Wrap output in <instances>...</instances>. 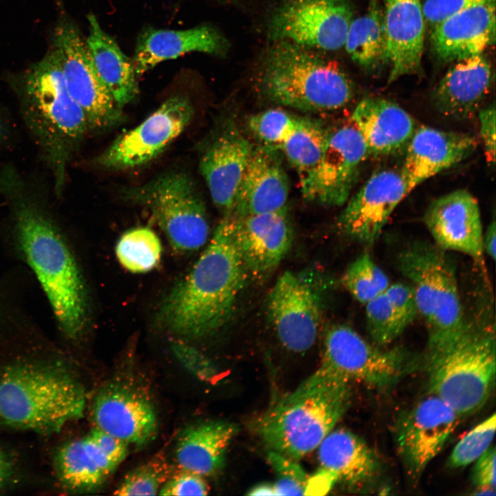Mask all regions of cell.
Listing matches in <instances>:
<instances>
[{
	"label": "cell",
	"mask_w": 496,
	"mask_h": 496,
	"mask_svg": "<svg viewBox=\"0 0 496 496\" xmlns=\"http://www.w3.org/2000/svg\"><path fill=\"white\" fill-rule=\"evenodd\" d=\"M44 191L15 165L0 169V195L12 211L19 242L49 300L61 331L75 338L86 320L78 267L45 207Z\"/></svg>",
	"instance_id": "cell-1"
},
{
	"label": "cell",
	"mask_w": 496,
	"mask_h": 496,
	"mask_svg": "<svg viewBox=\"0 0 496 496\" xmlns=\"http://www.w3.org/2000/svg\"><path fill=\"white\" fill-rule=\"evenodd\" d=\"M246 270L236 241L234 217L226 214L192 269L163 302L162 323L187 338L218 331L231 317Z\"/></svg>",
	"instance_id": "cell-2"
},
{
	"label": "cell",
	"mask_w": 496,
	"mask_h": 496,
	"mask_svg": "<svg viewBox=\"0 0 496 496\" xmlns=\"http://www.w3.org/2000/svg\"><path fill=\"white\" fill-rule=\"evenodd\" d=\"M17 93L23 122L50 170L54 194L60 196L68 165L88 127L53 48L25 74Z\"/></svg>",
	"instance_id": "cell-3"
},
{
	"label": "cell",
	"mask_w": 496,
	"mask_h": 496,
	"mask_svg": "<svg viewBox=\"0 0 496 496\" xmlns=\"http://www.w3.org/2000/svg\"><path fill=\"white\" fill-rule=\"evenodd\" d=\"M349 383L319 367L259 419L257 428L270 450L296 461L316 448L343 416Z\"/></svg>",
	"instance_id": "cell-4"
},
{
	"label": "cell",
	"mask_w": 496,
	"mask_h": 496,
	"mask_svg": "<svg viewBox=\"0 0 496 496\" xmlns=\"http://www.w3.org/2000/svg\"><path fill=\"white\" fill-rule=\"evenodd\" d=\"M260 71L263 94L287 107L333 111L347 105L353 95L351 79L336 61L289 41H274Z\"/></svg>",
	"instance_id": "cell-5"
},
{
	"label": "cell",
	"mask_w": 496,
	"mask_h": 496,
	"mask_svg": "<svg viewBox=\"0 0 496 496\" xmlns=\"http://www.w3.org/2000/svg\"><path fill=\"white\" fill-rule=\"evenodd\" d=\"M82 386L60 368L11 366L0 375V419L16 428L49 433L82 417Z\"/></svg>",
	"instance_id": "cell-6"
},
{
	"label": "cell",
	"mask_w": 496,
	"mask_h": 496,
	"mask_svg": "<svg viewBox=\"0 0 496 496\" xmlns=\"http://www.w3.org/2000/svg\"><path fill=\"white\" fill-rule=\"evenodd\" d=\"M444 250L427 242H414L397 258L402 273L410 281L418 313L428 333L427 355L441 353L466 333V322L455 269Z\"/></svg>",
	"instance_id": "cell-7"
},
{
	"label": "cell",
	"mask_w": 496,
	"mask_h": 496,
	"mask_svg": "<svg viewBox=\"0 0 496 496\" xmlns=\"http://www.w3.org/2000/svg\"><path fill=\"white\" fill-rule=\"evenodd\" d=\"M431 394L459 416L479 411L490 397L495 378L494 329L469 325L448 349L426 356Z\"/></svg>",
	"instance_id": "cell-8"
},
{
	"label": "cell",
	"mask_w": 496,
	"mask_h": 496,
	"mask_svg": "<svg viewBox=\"0 0 496 496\" xmlns=\"http://www.w3.org/2000/svg\"><path fill=\"white\" fill-rule=\"evenodd\" d=\"M128 201L147 207L174 249L181 252L202 247L209 236L205 204L193 178L172 171L123 192Z\"/></svg>",
	"instance_id": "cell-9"
},
{
	"label": "cell",
	"mask_w": 496,
	"mask_h": 496,
	"mask_svg": "<svg viewBox=\"0 0 496 496\" xmlns=\"http://www.w3.org/2000/svg\"><path fill=\"white\" fill-rule=\"evenodd\" d=\"M416 362L400 349L382 350L345 324L327 332L320 368L350 383L357 381L385 388L415 368Z\"/></svg>",
	"instance_id": "cell-10"
},
{
	"label": "cell",
	"mask_w": 496,
	"mask_h": 496,
	"mask_svg": "<svg viewBox=\"0 0 496 496\" xmlns=\"http://www.w3.org/2000/svg\"><path fill=\"white\" fill-rule=\"evenodd\" d=\"M52 44L68 92L82 109L88 132L103 131L121 123L123 109L100 78L86 41L75 25L61 21L55 28Z\"/></svg>",
	"instance_id": "cell-11"
},
{
	"label": "cell",
	"mask_w": 496,
	"mask_h": 496,
	"mask_svg": "<svg viewBox=\"0 0 496 496\" xmlns=\"http://www.w3.org/2000/svg\"><path fill=\"white\" fill-rule=\"evenodd\" d=\"M353 16L348 0H284L271 13L267 33L273 41L334 51L344 45Z\"/></svg>",
	"instance_id": "cell-12"
},
{
	"label": "cell",
	"mask_w": 496,
	"mask_h": 496,
	"mask_svg": "<svg viewBox=\"0 0 496 496\" xmlns=\"http://www.w3.org/2000/svg\"><path fill=\"white\" fill-rule=\"evenodd\" d=\"M194 112L186 96H170L138 126L118 136L95 158L96 164L106 169H125L147 163L182 133Z\"/></svg>",
	"instance_id": "cell-13"
},
{
	"label": "cell",
	"mask_w": 496,
	"mask_h": 496,
	"mask_svg": "<svg viewBox=\"0 0 496 496\" xmlns=\"http://www.w3.org/2000/svg\"><path fill=\"white\" fill-rule=\"evenodd\" d=\"M368 154L360 134L351 122L329 133L320 160L300 178L304 198L328 207L344 205Z\"/></svg>",
	"instance_id": "cell-14"
},
{
	"label": "cell",
	"mask_w": 496,
	"mask_h": 496,
	"mask_svg": "<svg viewBox=\"0 0 496 496\" xmlns=\"http://www.w3.org/2000/svg\"><path fill=\"white\" fill-rule=\"evenodd\" d=\"M303 274L285 271L268 298L270 322L282 344L303 353L315 343L322 318V299L318 289Z\"/></svg>",
	"instance_id": "cell-15"
},
{
	"label": "cell",
	"mask_w": 496,
	"mask_h": 496,
	"mask_svg": "<svg viewBox=\"0 0 496 496\" xmlns=\"http://www.w3.org/2000/svg\"><path fill=\"white\" fill-rule=\"evenodd\" d=\"M409 194L400 172H375L346 202L338 225L348 237L371 245L379 238L393 211Z\"/></svg>",
	"instance_id": "cell-16"
},
{
	"label": "cell",
	"mask_w": 496,
	"mask_h": 496,
	"mask_svg": "<svg viewBox=\"0 0 496 496\" xmlns=\"http://www.w3.org/2000/svg\"><path fill=\"white\" fill-rule=\"evenodd\" d=\"M203 147L199 169L214 205L231 213L254 145L231 121H225Z\"/></svg>",
	"instance_id": "cell-17"
},
{
	"label": "cell",
	"mask_w": 496,
	"mask_h": 496,
	"mask_svg": "<svg viewBox=\"0 0 496 496\" xmlns=\"http://www.w3.org/2000/svg\"><path fill=\"white\" fill-rule=\"evenodd\" d=\"M460 417L435 395L423 399L401 420L397 449L409 473L420 475L442 451Z\"/></svg>",
	"instance_id": "cell-18"
},
{
	"label": "cell",
	"mask_w": 496,
	"mask_h": 496,
	"mask_svg": "<svg viewBox=\"0 0 496 496\" xmlns=\"http://www.w3.org/2000/svg\"><path fill=\"white\" fill-rule=\"evenodd\" d=\"M424 223L435 245L465 254L483 262V227L478 202L466 189L435 199L424 214Z\"/></svg>",
	"instance_id": "cell-19"
},
{
	"label": "cell",
	"mask_w": 496,
	"mask_h": 496,
	"mask_svg": "<svg viewBox=\"0 0 496 496\" xmlns=\"http://www.w3.org/2000/svg\"><path fill=\"white\" fill-rule=\"evenodd\" d=\"M92 414L96 428L127 445L145 444L157 430V417L152 402L125 384H111L100 391Z\"/></svg>",
	"instance_id": "cell-20"
},
{
	"label": "cell",
	"mask_w": 496,
	"mask_h": 496,
	"mask_svg": "<svg viewBox=\"0 0 496 496\" xmlns=\"http://www.w3.org/2000/svg\"><path fill=\"white\" fill-rule=\"evenodd\" d=\"M234 217L238 247L247 270L256 276L273 271L289 252L293 231L287 208Z\"/></svg>",
	"instance_id": "cell-21"
},
{
	"label": "cell",
	"mask_w": 496,
	"mask_h": 496,
	"mask_svg": "<svg viewBox=\"0 0 496 496\" xmlns=\"http://www.w3.org/2000/svg\"><path fill=\"white\" fill-rule=\"evenodd\" d=\"M477 141L468 134L431 127L416 128L406 145L400 172L409 193L428 178L466 159Z\"/></svg>",
	"instance_id": "cell-22"
},
{
	"label": "cell",
	"mask_w": 496,
	"mask_h": 496,
	"mask_svg": "<svg viewBox=\"0 0 496 496\" xmlns=\"http://www.w3.org/2000/svg\"><path fill=\"white\" fill-rule=\"evenodd\" d=\"M289 194V178L277 148L254 146L230 214L245 216L286 209Z\"/></svg>",
	"instance_id": "cell-23"
},
{
	"label": "cell",
	"mask_w": 496,
	"mask_h": 496,
	"mask_svg": "<svg viewBox=\"0 0 496 496\" xmlns=\"http://www.w3.org/2000/svg\"><path fill=\"white\" fill-rule=\"evenodd\" d=\"M495 39V0H486L438 24L432 30L431 43L435 56L449 63L483 54Z\"/></svg>",
	"instance_id": "cell-24"
},
{
	"label": "cell",
	"mask_w": 496,
	"mask_h": 496,
	"mask_svg": "<svg viewBox=\"0 0 496 496\" xmlns=\"http://www.w3.org/2000/svg\"><path fill=\"white\" fill-rule=\"evenodd\" d=\"M383 18L391 83L420 71L426 24L421 0H384Z\"/></svg>",
	"instance_id": "cell-25"
},
{
	"label": "cell",
	"mask_w": 496,
	"mask_h": 496,
	"mask_svg": "<svg viewBox=\"0 0 496 496\" xmlns=\"http://www.w3.org/2000/svg\"><path fill=\"white\" fill-rule=\"evenodd\" d=\"M491 82V66L483 54L456 61L435 88L433 104L447 118H471L482 108Z\"/></svg>",
	"instance_id": "cell-26"
},
{
	"label": "cell",
	"mask_w": 496,
	"mask_h": 496,
	"mask_svg": "<svg viewBox=\"0 0 496 496\" xmlns=\"http://www.w3.org/2000/svg\"><path fill=\"white\" fill-rule=\"evenodd\" d=\"M228 40L216 28L202 25L182 30L147 28L139 35L133 65L137 76L167 60L186 53L199 52L225 55Z\"/></svg>",
	"instance_id": "cell-27"
},
{
	"label": "cell",
	"mask_w": 496,
	"mask_h": 496,
	"mask_svg": "<svg viewBox=\"0 0 496 496\" xmlns=\"http://www.w3.org/2000/svg\"><path fill=\"white\" fill-rule=\"evenodd\" d=\"M351 122L369 154L386 155L406 147L416 130L413 118L399 105L378 97L360 101Z\"/></svg>",
	"instance_id": "cell-28"
},
{
	"label": "cell",
	"mask_w": 496,
	"mask_h": 496,
	"mask_svg": "<svg viewBox=\"0 0 496 496\" xmlns=\"http://www.w3.org/2000/svg\"><path fill=\"white\" fill-rule=\"evenodd\" d=\"M238 431L236 424L213 420L185 428L176 447V458L183 471L202 477L215 475L224 466L227 450Z\"/></svg>",
	"instance_id": "cell-29"
},
{
	"label": "cell",
	"mask_w": 496,
	"mask_h": 496,
	"mask_svg": "<svg viewBox=\"0 0 496 496\" xmlns=\"http://www.w3.org/2000/svg\"><path fill=\"white\" fill-rule=\"evenodd\" d=\"M86 43L95 68L119 107L134 101L138 94L137 75L132 61L101 27L93 14L87 16Z\"/></svg>",
	"instance_id": "cell-30"
},
{
	"label": "cell",
	"mask_w": 496,
	"mask_h": 496,
	"mask_svg": "<svg viewBox=\"0 0 496 496\" xmlns=\"http://www.w3.org/2000/svg\"><path fill=\"white\" fill-rule=\"evenodd\" d=\"M318 447L320 468L333 472L338 481L349 486L364 485L378 471L374 452L361 437L347 429H333Z\"/></svg>",
	"instance_id": "cell-31"
},
{
	"label": "cell",
	"mask_w": 496,
	"mask_h": 496,
	"mask_svg": "<svg viewBox=\"0 0 496 496\" xmlns=\"http://www.w3.org/2000/svg\"><path fill=\"white\" fill-rule=\"evenodd\" d=\"M56 462L63 484L81 492L98 488L118 467L90 433L65 444L58 452Z\"/></svg>",
	"instance_id": "cell-32"
},
{
	"label": "cell",
	"mask_w": 496,
	"mask_h": 496,
	"mask_svg": "<svg viewBox=\"0 0 496 496\" xmlns=\"http://www.w3.org/2000/svg\"><path fill=\"white\" fill-rule=\"evenodd\" d=\"M344 46L365 70L375 72L388 63L383 10L378 0H370L366 12L353 19Z\"/></svg>",
	"instance_id": "cell-33"
},
{
	"label": "cell",
	"mask_w": 496,
	"mask_h": 496,
	"mask_svg": "<svg viewBox=\"0 0 496 496\" xmlns=\"http://www.w3.org/2000/svg\"><path fill=\"white\" fill-rule=\"evenodd\" d=\"M329 134L318 121L301 117L296 130L278 148L282 150L301 178L320 160Z\"/></svg>",
	"instance_id": "cell-34"
},
{
	"label": "cell",
	"mask_w": 496,
	"mask_h": 496,
	"mask_svg": "<svg viewBox=\"0 0 496 496\" xmlns=\"http://www.w3.org/2000/svg\"><path fill=\"white\" fill-rule=\"evenodd\" d=\"M162 246L159 238L151 229L138 227L123 233L116 245V256L127 271L143 273L159 263Z\"/></svg>",
	"instance_id": "cell-35"
},
{
	"label": "cell",
	"mask_w": 496,
	"mask_h": 496,
	"mask_svg": "<svg viewBox=\"0 0 496 496\" xmlns=\"http://www.w3.org/2000/svg\"><path fill=\"white\" fill-rule=\"evenodd\" d=\"M342 282L353 298L364 304L384 293L390 285L386 273L366 253L347 267Z\"/></svg>",
	"instance_id": "cell-36"
},
{
	"label": "cell",
	"mask_w": 496,
	"mask_h": 496,
	"mask_svg": "<svg viewBox=\"0 0 496 496\" xmlns=\"http://www.w3.org/2000/svg\"><path fill=\"white\" fill-rule=\"evenodd\" d=\"M366 327L372 340L384 346L406 329L393 309L385 291L365 304Z\"/></svg>",
	"instance_id": "cell-37"
},
{
	"label": "cell",
	"mask_w": 496,
	"mask_h": 496,
	"mask_svg": "<svg viewBox=\"0 0 496 496\" xmlns=\"http://www.w3.org/2000/svg\"><path fill=\"white\" fill-rule=\"evenodd\" d=\"M301 117L271 109L251 116L249 127L265 145L278 148L298 127Z\"/></svg>",
	"instance_id": "cell-38"
},
{
	"label": "cell",
	"mask_w": 496,
	"mask_h": 496,
	"mask_svg": "<svg viewBox=\"0 0 496 496\" xmlns=\"http://www.w3.org/2000/svg\"><path fill=\"white\" fill-rule=\"evenodd\" d=\"M495 422L493 413L466 434L453 449L448 466L461 468L476 461L490 446L495 435Z\"/></svg>",
	"instance_id": "cell-39"
},
{
	"label": "cell",
	"mask_w": 496,
	"mask_h": 496,
	"mask_svg": "<svg viewBox=\"0 0 496 496\" xmlns=\"http://www.w3.org/2000/svg\"><path fill=\"white\" fill-rule=\"evenodd\" d=\"M267 459L277 474L273 484L276 495H304L308 477L296 460L271 450Z\"/></svg>",
	"instance_id": "cell-40"
},
{
	"label": "cell",
	"mask_w": 496,
	"mask_h": 496,
	"mask_svg": "<svg viewBox=\"0 0 496 496\" xmlns=\"http://www.w3.org/2000/svg\"><path fill=\"white\" fill-rule=\"evenodd\" d=\"M165 473L154 462L143 464L129 473L114 494L121 496L156 495L165 483Z\"/></svg>",
	"instance_id": "cell-41"
},
{
	"label": "cell",
	"mask_w": 496,
	"mask_h": 496,
	"mask_svg": "<svg viewBox=\"0 0 496 496\" xmlns=\"http://www.w3.org/2000/svg\"><path fill=\"white\" fill-rule=\"evenodd\" d=\"M171 349L178 362L199 380L211 382L218 376V369L203 353L188 344L176 340Z\"/></svg>",
	"instance_id": "cell-42"
},
{
	"label": "cell",
	"mask_w": 496,
	"mask_h": 496,
	"mask_svg": "<svg viewBox=\"0 0 496 496\" xmlns=\"http://www.w3.org/2000/svg\"><path fill=\"white\" fill-rule=\"evenodd\" d=\"M385 294L397 317L406 328L418 313L412 287L401 282L390 284Z\"/></svg>",
	"instance_id": "cell-43"
},
{
	"label": "cell",
	"mask_w": 496,
	"mask_h": 496,
	"mask_svg": "<svg viewBox=\"0 0 496 496\" xmlns=\"http://www.w3.org/2000/svg\"><path fill=\"white\" fill-rule=\"evenodd\" d=\"M208 486L203 477L183 471L165 482L158 495L165 496L206 495Z\"/></svg>",
	"instance_id": "cell-44"
},
{
	"label": "cell",
	"mask_w": 496,
	"mask_h": 496,
	"mask_svg": "<svg viewBox=\"0 0 496 496\" xmlns=\"http://www.w3.org/2000/svg\"><path fill=\"white\" fill-rule=\"evenodd\" d=\"M486 0H421L425 23L431 30L459 11Z\"/></svg>",
	"instance_id": "cell-45"
},
{
	"label": "cell",
	"mask_w": 496,
	"mask_h": 496,
	"mask_svg": "<svg viewBox=\"0 0 496 496\" xmlns=\"http://www.w3.org/2000/svg\"><path fill=\"white\" fill-rule=\"evenodd\" d=\"M495 448L492 446L476 460L472 479L478 490H495Z\"/></svg>",
	"instance_id": "cell-46"
},
{
	"label": "cell",
	"mask_w": 496,
	"mask_h": 496,
	"mask_svg": "<svg viewBox=\"0 0 496 496\" xmlns=\"http://www.w3.org/2000/svg\"><path fill=\"white\" fill-rule=\"evenodd\" d=\"M480 136L488 163L493 166L495 161V105L494 103L482 107L478 113Z\"/></svg>",
	"instance_id": "cell-47"
},
{
	"label": "cell",
	"mask_w": 496,
	"mask_h": 496,
	"mask_svg": "<svg viewBox=\"0 0 496 496\" xmlns=\"http://www.w3.org/2000/svg\"><path fill=\"white\" fill-rule=\"evenodd\" d=\"M90 434L99 448L117 466L125 459L128 448L126 443L96 428Z\"/></svg>",
	"instance_id": "cell-48"
},
{
	"label": "cell",
	"mask_w": 496,
	"mask_h": 496,
	"mask_svg": "<svg viewBox=\"0 0 496 496\" xmlns=\"http://www.w3.org/2000/svg\"><path fill=\"white\" fill-rule=\"evenodd\" d=\"M338 481L333 472L320 468L314 475L308 477L304 495H322L328 493Z\"/></svg>",
	"instance_id": "cell-49"
},
{
	"label": "cell",
	"mask_w": 496,
	"mask_h": 496,
	"mask_svg": "<svg viewBox=\"0 0 496 496\" xmlns=\"http://www.w3.org/2000/svg\"><path fill=\"white\" fill-rule=\"evenodd\" d=\"M483 249L493 260L496 257V225L493 220L487 227L483 234Z\"/></svg>",
	"instance_id": "cell-50"
},
{
	"label": "cell",
	"mask_w": 496,
	"mask_h": 496,
	"mask_svg": "<svg viewBox=\"0 0 496 496\" xmlns=\"http://www.w3.org/2000/svg\"><path fill=\"white\" fill-rule=\"evenodd\" d=\"M10 474V464L6 455L0 451V490L6 485Z\"/></svg>",
	"instance_id": "cell-51"
},
{
	"label": "cell",
	"mask_w": 496,
	"mask_h": 496,
	"mask_svg": "<svg viewBox=\"0 0 496 496\" xmlns=\"http://www.w3.org/2000/svg\"><path fill=\"white\" fill-rule=\"evenodd\" d=\"M249 495H276L273 484L262 483L254 486L247 493Z\"/></svg>",
	"instance_id": "cell-52"
},
{
	"label": "cell",
	"mask_w": 496,
	"mask_h": 496,
	"mask_svg": "<svg viewBox=\"0 0 496 496\" xmlns=\"http://www.w3.org/2000/svg\"><path fill=\"white\" fill-rule=\"evenodd\" d=\"M10 134V127L5 116L0 112V146L5 143Z\"/></svg>",
	"instance_id": "cell-53"
}]
</instances>
